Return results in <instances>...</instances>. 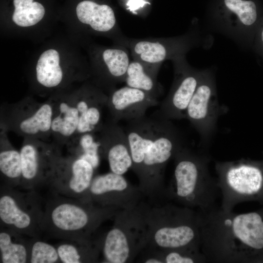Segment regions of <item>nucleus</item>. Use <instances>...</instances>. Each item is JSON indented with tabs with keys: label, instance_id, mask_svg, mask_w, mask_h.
Wrapping results in <instances>:
<instances>
[{
	"label": "nucleus",
	"instance_id": "obj_1",
	"mask_svg": "<svg viewBox=\"0 0 263 263\" xmlns=\"http://www.w3.org/2000/svg\"><path fill=\"white\" fill-rule=\"evenodd\" d=\"M197 212L201 250L207 262L263 261V208L236 213L216 206Z\"/></svg>",
	"mask_w": 263,
	"mask_h": 263
},
{
	"label": "nucleus",
	"instance_id": "obj_2",
	"mask_svg": "<svg viewBox=\"0 0 263 263\" xmlns=\"http://www.w3.org/2000/svg\"><path fill=\"white\" fill-rule=\"evenodd\" d=\"M132 165L142 186L161 185L167 163L184 146L178 129L154 114L128 121L123 128Z\"/></svg>",
	"mask_w": 263,
	"mask_h": 263
},
{
	"label": "nucleus",
	"instance_id": "obj_3",
	"mask_svg": "<svg viewBox=\"0 0 263 263\" xmlns=\"http://www.w3.org/2000/svg\"><path fill=\"white\" fill-rule=\"evenodd\" d=\"M81 46L70 35L53 39L42 46L29 70L30 83L37 93L50 96L90 79L88 59L81 52Z\"/></svg>",
	"mask_w": 263,
	"mask_h": 263
},
{
	"label": "nucleus",
	"instance_id": "obj_4",
	"mask_svg": "<svg viewBox=\"0 0 263 263\" xmlns=\"http://www.w3.org/2000/svg\"><path fill=\"white\" fill-rule=\"evenodd\" d=\"M172 185L168 195L183 207L207 211L216 207L220 191L208 169L210 156L183 146L176 153Z\"/></svg>",
	"mask_w": 263,
	"mask_h": 263
},
{
	"label": "nucleus",
	"instance_id": "obj_5",
	"mask_svg": "<svg viewBox=\"0 0 263 263\" xmlns=\"http://www.w3.org/2000/svg\"><path fill=\"white\" fill-rule=\"evenodd\" d=\"M146 213L147 242L158 252L176 249L201 250L197 212L168 204Z\"/></svg>",
	"mask_w": 263,
	"mask_h": 263
},
{
	"label": "nucleus",
	"instance_id": "obj_6",
	"mask_svg": "<svg viewBox=\"0 0 263 263\" xmlns=\"http://www.w3.org/2000/svg\"><path fill=\"white\" fill-rule=\"evenodd\" d=\"M111 207H97L91 202L56 198L47 203L42 230L67 240H89L92 233L112 210Z\"/></svg>",
	"mask_w": 263,
	"mask_h": 263
},
{
	"label": "nucleus",
	"instance_id": "obj_7",
	"mask_svg": "<svg viewBox=\"0 0 263 263\" xmlns=\"http://www.w3.org/2000/svg\"><path fill=\"white\" fill-rule=\"evenodd\" d=\"M215 169L223 210L232 211L236 205L248 201L263 204V159L216 161Z\"/></svg>",
	"mask_w": 263,
	"mask_h": 263
},
{
	"label": "nucleus",
	"instance_id": "obj_8",
	"mask_svg": "<svg viewBox=\"0 0 263 263\" xmlns=\"http://www.w3.org/2000/svg\"><path fill=\"white\" fill-rule=\"evenodd\" d=\"M60 20L71 28L70 35L82 43L90 36H98L116 43L124 36L114 10L104 0H63Z\"/></svg>",
	"mask_w": 263,
	"mask_h": 263
},
{
	"label": "nucleus",
	"instance_id": "obj_9",
	"mask_svg": "<svg viewBox=\"0 0 263 263\" xmlns=\"http://www.w3.org/2000/svg\"><path fill=\"white\" fill-rule=\"evenodd\" d=\"M148 233L146 213L139 212L133 207L125 208L104 238L103 252L106 262H131L147 244Z\"/></svg>",
	"mask_w": 263,
	"mask_h": 263
},
{
	"label": "nucleus",
	"instance_id": "obj_10",
	"mask_svg": "<svg viewBox=\"0 0 263 263\" xmlns=\"http://www.w3.org/2000/svg\"><path fill=\"white\" fill-rule=\"evenodd\" d=\"M63 0H1L2 25L14 33H38L60 20Z\"/></svg>",
	"mask_w": 263,
	"mask_h": 263
},
{
	"label": "nucleus",
	"instance_id": "obj_11",
	"mask_svg": "<svg viewBox=\"0 0 263 263\" xmlns=\"http://www.w3.org/2000/svg\"><path fill=\"white\" fill-rule=\"evenodd\" d=\"M54 103L51 97L43 102L27 97L11 104L2 114L3 129L24 138L47 141L52 136Z\"/></svg>",
	"mask_w": 263,
	"mask_h": 263
},
{
	"label": "nucleus",
	"instance_id": "obj_12",
	"mask_svg": "<svg viewBox=\"0 0 263 263\" xmlns=\"http://www.w3.org/2000/svg\"><path fill=\"white\" fill-rule=\"evenodd\" d=\"M201 41L200 33L192 25L184 34L170 38H131L124 36L116 44L122 45L131 53L133 59L150 64H162L186 55Z\"/></svg>",
	"mask_w": 263,
	"mask_h": 263
},
{
	"label": "nucleus",
	"instance_id": "obj_13",
	"mask_svg": "<svg viewBox=\"0 0 263 263\" xmlns=\"http://www.w3.org/2000/svg\"><path fill=\"white\" fill-rule=\"evenodd\" d=\"M228 110L225 105L219 102L213 71L205 69L188 107L186 117L199 133L202 146L208 145L215 132L219 117Z\"/></svg>",
	"mask_w": 263,
	"mask_h": 263
},
{
	"label": "nucleus",
	"instance_id": "obj_14",
	"mask_svg": "<svg viewBox=\"0 0 263 263\" xmlns=\"http://www.w3.org/2000/svg\"><path fill=\"white\" fill-rule=\"evenodd\" d=\"M88 55L90 80L107 94L124 82L131 62L128 49L118 45L107 47L85 44Z\"/></svg>",
	"mask_w": 263,
	"mask_h": 263
},
{
	"label": "nucleus",
	"instance_id": "obj_15",
	"mask_svg": "<svg viewBox=\"0 0 263 263\" xmlns=\"http://www.w3.org/2000/svg\"><path fill=\"white\" fill-rule=\"evenodd\" d=\"M174 78L167 96L160 103L155 115L167 120L186 119L188 104L204 73L192 67L186 56L172 61Z\"/></svg>",
	"mask_w": 263,
	"mask_h": 263
},
{
	"label": "nucleus",
	"instance_id": "obj_16",
	"mask_svg": "<svg viewBox=\"0 0 263 263\" xmlns=\"http://www.w3.org/2000/svg\"><path fill=\"white\" fill-rule=\"evenodd\" d=\"M34 199L11 188L2 189L0 197L1 222L19 234L36 236L42 230L43 213Z\"/></svg>",
	"mask_w": 263,
	"mask_h": 263
},
{
	"label": "nucleus",
	"instance_id": "obj_17",
	"mask_svg": "<svg viewBox=\"0 0 263 263\" xmlns=\"http://www.w3.org/2000/svg\"><path fill=\"white\" fill-rule=\"evenodd\" d=\"M21 164L20 184L30 188L48 182L55 163L61 155L59 146L55 143L35 138H24L19 151Z\"/></svg>",
	"mask_w": 263,
	"mask_h": 263
},
{
	"label": "nucleus",
	"instance_id": "obj_18",
	"mask_svg": "<svg viewBox=\"0 0 263 263\" xmlns=\"http://www.w3.org/2000/svg\"><path fill=\"white\" fill-rule=\"evenodd\" d=\"M94 169L83 159L61 155L55 163L48 182L57 192L83 201L94 178Z\"/></svg>",
	"mask_w": 263,
	"mask_h": 263
},
{
	"label": "nucleus",
	"instance_id": "obj_19",
	"mask_svg": "<svg viewBox=\"0 0 263 263\" xmlns=\"http://www.w3.org/2000/svg\"><path fill=\"white\" fill-rule=\"evenodd\" d=\"M255 3L251 0H223L220 9L208 21L213 30L229 37L241 46L257 20Z\"/></svg>",
	"mask_w": 263,
	"mask_h": 263
},
{
	"label": "nucleus",
	"instance_id": "obj_20",
	"mask_svg": "<svg viewBox=\"0 0 263 263\" xmlns=\"http://www.w3.org/2000/svg\"><path fill=\"white\" fill-rule=\"evenodd\" d=\"M72 94L79 114L76 136L98 132L104 124L102 113L107 107L108 94L90 79L73 89Z\"/></svg>",
	"mask_w": 263,
	"mask_h": 263
},
{
	"label": "nucleus",
	"instance_id": "obj_21",
	"mask_svg": "<svg viewBox=\"0 0 263 263\" xmlns=\"http://www.w3.org/2000/svg\"><path fill=\"white\" fill-rule=\"evenodd\" d=\"M158 98L142 90L126 86L115 89L108 94L107 108L110 119L117 123L145 116L147 110L157 106Z\"/></svg>",
	"mask_w": 263,
	"mask_h": 263
},
{
	"label": "nucleus",
	"instance_id": "obj_22",
	"mask_svg": "<svg viewBox=\"0 0 263 263\" xmlns=\"http://www.w3.org/2000/svg\"><path fill=\"white\" fill-rule=\"evenodd\" d=\"M98 132L100 153L107 159L111 172L123 175L132 165L129 143L124 129L109 119Z\"/></svg>",
	"mask_w": 263,
	"mask_h": 263
},
{
	"label": "nucleus",
	"instance_id": "obj_23",
	"mask_svg": "<svg viewBox=\"0 0 263 263\" xmlns=\"http://www.w3.org/2000/svg\"><path fill=\"white\" fill-rule=\"evenodd\" d=\"M135 191L123 175L111 172L93 179L84 201L95 202L103 207H132Z\"/></svg>",
	"mask_w": 263,
	"mask_h": 263
},
{
	"label": "nucleus",
	"instance_id": "obj_24",
	"mask_svg": "<svg viewBox=\"0 0 263 263\" xmlns=\"http://www.w3.org/2000/svg\"><path fill=\"white\" fill-rule=\"evenodd\" d=\"M54 103L52 137L59 146L67 145L76 135L79 114L75 105L72 89L50 96Z\"/></svg>",
	"mask_w": 263,
	"mask_h": 263
},
{
	"label": "nucleus",
	"instance_id": "obj_25",
	"mask_svg": "<svg viewBox=\"0 0 263 263\" xmlns=\"http://www.w3.org/2000/svg\"><path fill=\"white\" fill-rule=\"evenodd\" d=\"M161 65L133 59L129 65L124 82L126 86L142 90L158 98L163 93V87L157 79Z\"/></svg>",
	"mask_w": 263,
	"mask_h": 263
},
{
	"label": "nucleus",
	"instance_id": "obj_26",
	"mask_svg": "<svg viewBox=\"0 0 263 263\" xmlns=\"http://www.w3.org/2000/svg\"><path fill=\"white\" fill-rule=\"evenodd\" d=\"M19 234L9 229L0 232L1 261L3 263H25L29 260V249L19 237Z\"/></svg>",
	"mask_w": 263,
	"mask_h": 263
},
{
	"label": "nucleus",
	"instance_id": "obj_27",
	"mask_svg": "<svg viewBox=\"0 0 263 263\" xmlns=\"http://www.w3.org/2000/svg\"><path fill=\"white\" fill-rule=\"evenodd\" d=\"M0 171L10 185L20 184L21 164L19 151L12 147L5 133H1Z\"/></svg>",
	"mask_w": 263,
	"mask_h": 263
},
{
	"label": "nucleus",
	"instance_id": "obj_28",
	"mask_svg": "<svg viewBox=\"0 0 263 263\" xmlns=\"http://www.w3.org/2000/svg\"><path fill=\"white\" fill-rule=\"evenodd\" d=\"M60 261L63 263H80L94 261L97 248L90 240H68L57 247Z\"/></svg>",
	"mask_w": 263,
	"mask_h": 263
},
{
	"label": "nucleus",
	"instance_id": "obj_29",
	"mask_svg": "<svg viewBox=\"0 0 263 263\" xmlns=\"http://www.w3.org/2000/svg\"><path fill=\"white\" fill-rule=\"evenodd\" d=\"M94 134L87 133L77 135L67 146L71 155L87 161L95 169L99 164L100 144Z\"/></svg>",
	"mask_w": 263,
	"mask_h": 263
},
{
	"label": "nucleus",
	"instance_id": "obj_30",
	"mask_svg": "<svg viewBox=\"0 0 263 263\" xmlns=\"http://www.w3.org/2000/svg\"><path fill=\"white\" fill-rule=\"evenodd\" d=\"M164 263H196L207 262L201 250L176 249L159 252Z\"/></svg>",
	"mask_w": 263,
	"mask_h": 263
},
{
	"label": "nucleus",
	"instance_id": "obj_31",
	"mask_svg": "<svg viewBox=\"0 0 263 263\" xmlns=\"http://www.w3.org/2000/svg\"><path fill=\"white\" fill-rule=\"evenodd\" d=\"M31 263H55L60 261L57 249L47 243L37 241L30 249Z\"/></svg>",
	"mask_w": 263,
	"mask_h": 263
},
{
	"label": "nucleus",
	"instance_id": "obj_32",
	"mask_svg": "<svg viewBox=\"0 0 263 263\" xmlns=\"http://www.w3.org/2000/svg\"><path fill=\"white\" fill-rule=\"evenodd\" d=\"M147 3L145 0H128L127 6L128 9L135 12L140 8L143 7Z\"/></svg>",
	"mask_w": 263,
	"mask_h": 263
},
{
	"label": "nucleus",
	"instance_id": "obj_33",
	"mask_svg": "<svg viewBox=\"0 0 263 263\" xmlns=\"http://www.w3.org/2000/svg\"><path fill=\"white\" fill-rule=\"evenodd\" d=\"M261 42H262V44H263V27L261 30Z\"/></svg>",
	"mask_w": 263,
	"mask_h": 263
}]
</instances>
